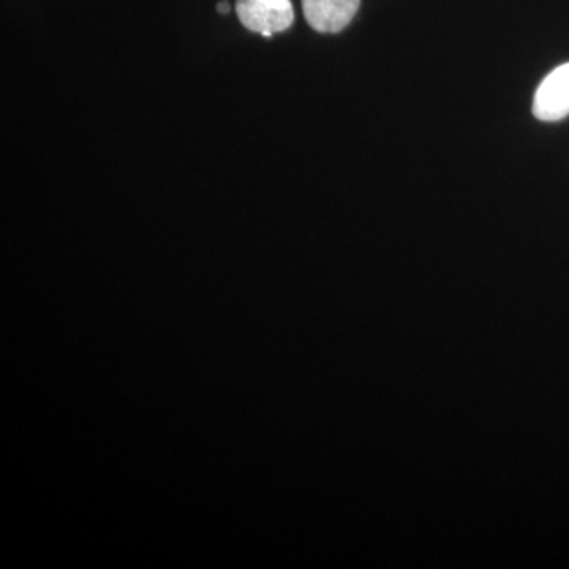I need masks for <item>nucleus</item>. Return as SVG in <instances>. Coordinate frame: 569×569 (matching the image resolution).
<instances>
[{
  "instance_id": "f257e3e1",
  "label": "nucleus",
  "mask_w": 569,
  "mask_h": 569,
  "mask_svg": "<svg viewBox=\"0 0 569 569\" xmlns=\"http://www.w3.org/2000/svg\"><path fill=\"white\" fill-rule=\"evenodd\" d=\"M236 13L246 29L260 33L264 39L287 31L295 21L290 0H238Z\"/></svg>"
},
{
  "instance_id": "7ed1b4c3",
  "label": "nucleus",
  "mask_w": 569,
  "mask_h": 569,
  "mask_svg": "<svg viewBox=\"0 0 569 569\" xmlns=\"http://www.w3.org/2000/svg\"><path fill=\"white\" fill-rule=\"evenodd\" d=\"M359 6L361 0H302L310 28L323 33L343 31L358 13Z\"/></svg>"
},
{
  "instance_id": "20e7f679",
  "label": "nucleus",
  "mask_w": 569,
  "mask_h": 569,
  "mask_svg": "<svg viewBox=\"0 0 569 569\" xmlns=\"http://www.w3.org/2000/svg\"><path fill=\"white\" fill-rule=\"evenodd\" d=\"M230 10L231 6L230 2H227V0H223V2H219V6H217V11H219V13L227 14L230 13Z\"/></svg>"
},
{
  "instance_id": "f03ea898",
  "label": "nucleus",
  "mask_w": 569,
  "mask_h": 569,
  "mask_svg": "<svg viewBox=\"0 0 569 569\" xmlns=\"http://www.w3.org/2000/svg\"><path fill=\"white\" fill-rule=\"evenodd\" d=\"M533 114L539 121L553 122L569 114V63L552 71L535 96Z\"/></svg>"
}]
</instances>
